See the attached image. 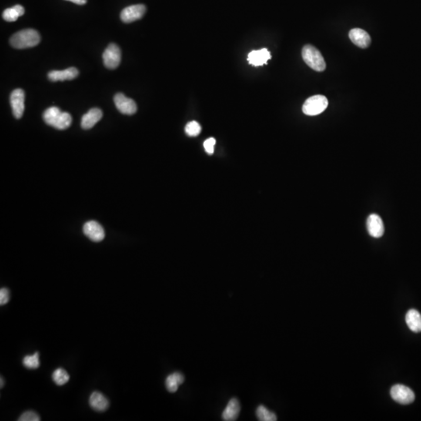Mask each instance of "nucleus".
<instances>
[{"label":"nucleus","mask_w":421,"mask_h":421,"mask_svg":"<svg viewBox=\"0 0 421 421\" xmlns=\"http://www.w3.org/2000/svg\"><path fill=\"white\" fill-rule=\"evenodd\" d=\"M43 119L45 124L58 130L67 129L72 123V117L68 112H62L54 106L47 108L44 112Z\"/></svg>","instance_id":"1"},{"label":"nucleus","mask_w":421,"mask_h":421,"mask_svg":"<svg viewBox=\"0 0 421 421\" xmlns=\"http://www.w3.org/2000/svg\"><path fill=\"white\" fill-rule=\"evenodd\" d=\"M41 41L39 33L34 29H25L18 31L10 39L11 45L18 49L36 46Z\"/></svg>","instance_id":"2"},{"label":"nucleus","mask_w":421,"mask_h":421,"mask_svg":"<svg viewBox=\"0 0 421 421\" xmlns=\"http://www.w3.org/2000/svg\"><path fill=\"white\" fill-rule=\"evenodd\" d=\"M302 57L304 61L314 71L322 72L326 68L323 55L313 45H307L303 48Z\"/></svg>","instance_id":"3"},{"label":"nucleus","mask_w":421,"mask_h":421,"mask_svg":"<svg viewBox=\"0 0 421 421\" xmlns=\"http://www.w3.org/2000/svg\"><path fill=\"white\" fill-rule=\"evenodd\" d=\"M328 105V101L324 95L310 97L303 105V112L305 115H317L323 112Z\"/></svg>","instance_id":"4"},{"label":"nucleus","mask_w":421,"mask_h":421,"mask_svg":"<svg viewBox=\"0 0 421 421\" xmlns=\"http://www.w3.org/2000/svg\"><path fill=\"white\" fill-rule=\"evenodd\" d=\"M391 397L393 400L402 405L412 403L415 399L414 392L409 387L403 385H395L390 390Z\"/></svg>","instance_id":"5"},{"label":"nucleus","mask_w":421,"mask_h":421,"mask_svg":"<svg viewBox=\"0 0 421 421\" xmlns=\"http://www.w3.org/2000/svg\"><path fill=\"white\" fill-rule=\"evenodd\" d=\"M102 57L104 64L108 69H115L121 62V48L115 44H110L105 50Z\"/></svg>","instance_id":"6"},{"label":"nucleus","mask_w":421,"mask_h":421,"mask_svg":"<svg viewBox=\"0 0 421 421\" xmlns=\"http://www.w3.org/2000/svg\"><path fill=\"white\" fill-rule=\"evenodd\" d=\"M146 7L143 4L130 6L123 10L121 14V18L124 23H132L138 21L145 15Z\"/></svg>","instance_id":"7"},{"label":"nucleus","mask_w":421,"mask_h":421,"mask_svg":"<svg viewBox=\"0 0 421 421\" xmlns=\"http://www.w3.org/2000/svg\"><path fill=\"white\" fill-rule=\"evenodd\" d=\"M114 102L117 109L125 115H134L138 110L136 102L124 94L118 93L114 97Z\"/></svg>","instance_id":"8"},{"label":"nucleus","mask_w":421,"mask_h":421,"mask_svg":"<svg viewBox=\"0 0 421 421\" xmlns=\"http://www.w3.org/2000/svg\"><path fill=\"white\" fill-rule=\"evenodd\" d=\"M84 233L94 242H101L105 238L103 227L95 221H90L83 227Z\"/></svg>","instance_id":"9"},{"label":"nucleus","mask_w":421,"mask_h":421,"mask_svg":"<svg viewBox=\"0 0 421 421\" xmlns=\"http://www.w3.org/2000/svg\"><path fill=\"white\" fill-rule=\"evenodd\" d=\"M25 95L22 89H16L11 95V104L13 114L16 119H21L24 114Z\"/></svg>","instance_id":"10"},{"label":"nucleus","mask_w":421,"mask_h":421,"mask_svg":"<svg viewBox=\"0 0 421 421\" xmlns=\"http://www.w3.org/2000/svg\"><path fill=\"white\" fill-rule=\"evenodd\" d=\"M367 228L372 237H382L385 232V226L382 219L376 214H372L368 216L367 219Z\"/></svg>","instance_id":"11"},{"label":"nucleus","mask_w":421,"mask_h":421,"mask_svg":"<svg viewBox=\"0 0 421 421\" xmlns=\"http://www.w3.org/2000/svg\"><path fill=\"white\" fill-rule=\"evenodd\" d=\"M349 36L352 43L357 45L359 48H368L372 42V38L370 37L369 34L360 28H353L351 30Z\"/></svg>","instance_id":"12"},{"label":"nucleus","mask_w":421,"mask_h":421,"mask_svg":"<svg viewBox=\"0 0 421 421\" xmlns=\"http://www.w3.org/2000/svg\"><path fill=\"white\" fill-rule=\"evenodd\" d=\"M270 58V52L267 48L254 50L248 54V61L249 64L255 66V67L265 65Z\"/></svg>","instance_id":"13"},{"label":"nucleus","mask_w":421,"mask_h":421,"mask_svg":"<svg viewBox=\"0 0 421 421\" xmlns=\"http://www.w3.org/2000/svg\"><path fill=\"white\" fill-rule=\"evenodd\" d=\"M79 71L75 67H70L64 71H53L48 73V78L50 81H64L73 80L78 77Z\"/></svg>","instance_id":"14"},{"label":"nucleus","mask_w":421,"mask_h":421,"mask_svg":"<svg viewBox=\"0 0 421 421\" xmlns=\"http://www.w3.org/2000/svg\"><path fill=\"white\" fill-rule=\"evenodd\" d=\"M102 118V112L99 108H91L81 119V128L84 130L91 129Z\"/></svg>","instance_id":"15"},{"label":"nucleus","mask_w":421,"mask_h":421,"mask_svg":"<svg viewBox=\"0 0 421 421\" xmlns=\"http://www.w3.org/2000/svg\"><path fill=\"white\" fill-rule=\"evenodd\" d=\"M89 404L91 407L97 412H104L109 406L108 399L99 392H94L90 395Z\"/></svg>","instance_id":"16"},{"label":"nucleus","mask_w":421,"mask_h":421,"mask_svg":"<svg viewBox=\"0 0 421 421\" xmlns=\"http://www.w3.org/2000/svg\"><path fill=\"white\" fill-rule=\"evenodd\" d=\"M240 404L237 399H231L222 412V419L225 421H233L237 419L240 412Z\"/></svg>","instance_id":"17"},{"label":"nucleus","mask_w":421,"mask_h":421,"mask_svg":"<svg viewBox=\"0 0 421 421\" xmlns=\"http://www.w3.org/2000/svg\"><path fill=\"white\" fill-rule=\"evenodd\" d=\"M406 322L412 332H421V315L416 310L411 309L406 315Z\"/></svg>","instance_id":"18"},{"label":"nucleus","mask_w":421,"mask_h":421,"mask_svg":"<svg viewBox=\"0 0 421 421\" xmlns=\"http://www.w3.org/2000/svg\"><path fill=\"white\" fill-rule=\"evenodd\" d=\"M184 376L179 372H175L167 377L165 380V386L167 390L171 393H174L179 389V385L184 383Z\"/></svg>","instance_id":"19"},{"label":"nucleus","mask_w":421,"mask_h":421,"mask_svg":"<svg viewBox=\"0 0 421 421\" xmlns=\"http://www.w3.org/2000/svg\"><path fill=\"white\" fill-rule=\"evenodd\" d=\"M24 8L21 5H16L11 8L4 11L3 18L7 22H14L17 21L19 17L24 14Z\"/></svg>","instance_id":"20"},{"label":"nucleus","mask_w":421,"mask_h":421,"mask_svg":"<svg viewBox=\"0 0 421 421\" xmlns=\"http://www.w3.org/2000/svg\"><path fill=\"white\" fill-rule=\"evenodd\" d=\"M257 417L261 421L277 420L276 415L272 411L268 410L265 406H259L256 410Z\"/></svg>","instance_id":"21"},{"label":"nucleus","mask_w":421,"mask_h":421,"mask_svg":"<svg viewBox=\"0 0 421 421\" xmlns=\"http://www.w3.org/2000/svg\"><path fill=\"white\" fill-rule=\"evenodd\" d=\"M52 380L57 385L61 386L69 382L70 375L63 368H58L52 374Z\"/></svg>","instance_id":"22"},{"label":"nucleus","mask_w":421,"mask_h":421,"mask_svg":"<svg viewBox=\"0 0 421 421\" xmlns=\"http://www.w3.org/2000/svg\"><path fill=\"white\" fill-rule=\"evenodd\" d=\"M23 365L28 369H37L40 367L39 354L35 352V354L26 356L23 359Z\"/></svg>","instance_id":"23"},{"label":"nucleus","mask_w":421,"mask_h":421,"mask_svg":"<svg viewBox=\"0 0 421 421\" xmlns=\"http://www.w3.org/2000/svg\"><path fill=\"white\" fill-rule=\"evenodd\" d=\"M201 126L196 121H192V122L188 123L187 124L186 128H185V132L190 137L198 136V134L201 133Z\"/></svg>","instance_id":"24"},{"label":"nucleus","mask_w":421,"mask_h":421,"mask_svg":"<svg viewBox=\"0 0 421 421\" xmlns=\"http://www.w3.org/2000/svg\"><path fill=\"white\" fill-rule=\"evenodd\" d=\"M40 416L34 411H27L20 416L19 421H39Z\"/></svg>","instance_id":"25"},{"label":"nucleus","mask_w":421,"mask_h":421,"mask_svg":"<svg viewBox=\"0 0 421 421\" xmlns=\"http://www.w3.org/2000/svg\"><path fill=\"white\" fill-rule=\"evenodd\" d=\"M215 143H216V141L213 138H208L204 142V148H205V151L208 155H212L214 153Z\"/></svg>","instance_id":"26"},{"label":"nucleus","mask_w":421,"mask_h":421,"mask_svg":"<svg viewBox=\"0 0 421 421\" xmlns=\"http://www.w3.org/2000/svg\"><path fill=\"white\" fill-rule=\"evenodd\" d=\"M10 300V291L7 288H2L0 289V305H7Z\"/></svg>","instance_id":"27"},{"label":"nucleus","mask_w":421,"mask_h":421,"mask_svg":"<svg viewBox=\"0 0 421 421\" xmlns=\"http://www.w3.org/2000/svg\"><path fill=\"white\" fill-rule=\"evenodd\" d=\"M66 1H69V2L74 3V4H78V5H84L86 4L87 0H66Z\"/></svg>","instance_id":"28"},{"label":"nucleus","mask_w":421,"mask_h":421,"mask_svg":"<svg viewBox=\"0 0 421 421\" xmlns=\"http://www.w3.org/2000/svg\"><path fill=\"white\" fill-rule=\"evenodd\" d=\"M3 384H4V379H3V378H1V388H3V387H4Z\"/></svg>","instance_id":"29"}]
</instances>
